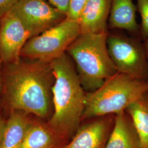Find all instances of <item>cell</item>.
I'll use <instances>...</instances> for the list:
<instances>
[{"label": "cell", "instance_id": "cell-1", "mask_svg": "<svg viewBox=\"0 0 148 148\" xmlns=\"http://www.w3.org/2000/svg\"><path fill=\"white\" fill-rule=\"evenodd\" d=\"M55 76L51 62L21 59L3 64L0 104L8 115L22 111L48 122L54 111Z\"/></svg>", "mask_w": 148, "mask_h": 148}, {"label": "cell", "instance_id": "cell-2", "mask_svg": "<svg viewBox=\"0 0 148 148\" xmlns=\"http://www.w3.org/2000/svg\"><path fill=\"white\" fill-rule=\"evenodd\" d=\"M55 76L53 115L48 125L65 143L70 141L82 121L86 92L74 61L65 52L51 62Z\"/></svg>", "mask_w": 148, "mask_h": 148}, {"label": "cell", "instance_id": "cell-3", "mask_svg": "<svg viewBox=\"0 0 148 148\" xmlns=\"http://www.w3.org/2000/svg\"><path fill=\"white\" fill-rule=\"evenodd\" d=\"M108 33H80L66 49L86 93L98 89L117 73L108 49Z\"/></svg>", "mask_w": 148, "mask_h": 148}, {"label": "cell", "instance_id": "cell-4", "mask_svg": "<svg viewBox=\"0 0 148 148\" xmlns=\"http://www.w3.org/2000/svg\"><path fill=\"white\" fill-rule=\"evenodd\" d=\"M147 93L148 81L117 73L98 89L86 93L82 121L126 111L132 103Z\"/></svg>", "mask_w": 148, "mask_h": 148}, {"label": "cell", "instance_id": "cell-5", "mask_svg": "<svg viewBox=\"0 0 148 148\" xmlns=\"http://www.w3.org/2000/svg\"><path fill=\"white\" fill-rule=\"evenodd\" d=\"M79 34L78 21L66 18L57 25L29 38L21 49V57L51 62L66 52Z\"/></svg>", "mask_w": 148, "mask_h": 148}, {"label": "cell", "instance_id": "cell-6", "mask_svg": "<svg viewBox=\"0 0 148 148\" xmlns=\"http://www.w3.org/2000/svg\"><path fill=\"white\" fill-rule=\"evenodd\" d=\"M107 46L117 73L148 81V59L143 41L112 30L108 33Z\"/></svg>", "mask_w": 148, "mask_h": 148}, {"label": "cell", "instance_id": "cell-7", "mask_svg": "<svg viewBox=\"0 0 148 148\" xmlns=\"http://www.w3.org/2000/svg\"><path fill=\"white\" fill-rule=\"evenodd\" d=\"M11 12L18 17L31 35H40L66 18L65 14L43 0H19Z\"/></svg>", "mask_w": 148, "mask_h": 148}, {"label": "cell", "instance_id": "cell-8", "mask_svg": "<svg viewBox=\"0 0 148 148\" xmlns=\"http://www.w3.org/2000/svg\"><path fill=\"white\" fill-rule=\"evenodd\" d=\"M31 35L21 20L12 12L0 19V56L3 64L12 63L21 58V49Z\"/></svg>", "mask_w": 148, "mask_h": 148}, {"label": "cell", "instance_id": "cell-9", "mask_svg": "<svg viewBox=\"0 0 148 148\" xmlns=\"http://www.w3.org/2000/svg\"><path fill=\"white\" fill-rule=\"evenodd\" d=\"M115 117L110 114L83 120L73 138L62 148H105Z\"/></svg>", "mask_w": 148, "mask_h": 148}, {"label": "cell", "instance_id": "cell-10", "mask_svg": "<svg viewBox=\"0 0 148 148\" xmlns=\"http://www.w3.org/2000/svg\"><path fill=\"white\" fill-rule=\"evenodd\" d=\"M111 6V0H88L78 19L80 33H108Z\"/></svg>", "mask_w": 148, "mask_h": 148}, {"label": "cell", "instance_id": "cell-11", "mask_svg": "<svg viewBox=\"0 0 148 148\" xmlns=\"http://www.w3.org/2000/svg\"><path fill=\"white\" fill-rule=\"evenodd\" d=\"M66 144L47 122L32 115L26 134L19 148H60Z\"/></svg>", "mask_w": 148, "mask_h": 148}, {"label": "cell", "instance_id": "cell-12", "mask_svg": "<svg viewBox=\"0 0 148 148\" xmlns=\"http://www.w3.org/2000/svg\"><path fill=\"white\" fill-rule=\"evenodd\" d=\"M136 11L133 0H111L109 29L123 30L139 38L140 25L136 21Z\"/></svg>", "mask_w": 148, "mask_h": 148}, {"label": "cell", "instance_id": "cell-13", "mask_svg": "<svg viewBox=\"0 0 148 148\" xmlns=\"http://www.w3.org/2000/svg\"><path fill=\"white\" fill-rule=\"evenodd\" d=\"M105 148H142L132 119L126 111L115 115L114 125Z\"/></svg>", "mask_w": 148, "mask_h": 148}, {"label": "cell", "instance_id": "cell-14", "mask_svg": "<svg viewBox=\"0 0 148 148\" xmlns=\"http://www.w3.org/2000/svg\"><path fill=\"white\" fill-rule=\"evenodd\" d=\"M31 114L13 111L7 115L1 148H19L26 134Z\"/></svg>", "mask_w": 148, "mask_h": 148}, {"label": "cell", "instance_id": "cell-15", "mask_svg": "<svg viewBox=\"0 0 148 148\" xmlns=\"http://www.w3.org/2000/svg\"><path fill=\"white\" fill-rule=\"evenodd\" d=\"M126 111L132 119L141 148H148V93L132 103Z\"/></svg>", "mask_w": 148, "mask_h": 148}, {"label": "cell", "instance_id": "cell-16", "mask_svg": "<svg viewBox=\"0 0 148 148\" xmlns=\"http://www.w3.org/2000/svg\"><path fill=\"white\" fill-rule=\"evenodd\" d=\"M136 8L141 16L139 38L144 41L148 38V0H137Z\"/></svg>", "mask_w": 148, "mask_h": 148}, {"label": "cell", "instance_id": "cell-17", "mask_svg": "<svg viewBox=\"0 0 148 148\" xmlns=\"http://www.w3.org/2000/svg\"><path fill=\"white\" fill-rule=\"evenodd\" d=\"M88 0H70L66 18L78 21L79 14Z\"/></svg>", "mask_w": 148, "mask_h": 148}, {"label": "cell", "instance_id": "cell-18", "mask_svg": "<svg viewBox=\"0 0 148 148\" xmlns=\"http://www.w3.org/2000/svg\"><path fill=\"white\" fill-rule=\"evenodd\" d=\"M19 0H0V19L11 12Z\"/></svg>", "mask_w": 148, "mask_h": 148}, {"label": "cell", "instance_id": "cell-19", "mask_svg": "<svg viewBox=\"0 0 148 148\" xmlns=\"http://www.w3.org/2000/svg\"><path fill=\"white\" fill-rule=\"evenodd\" d=\"M48 1L50 5L54 7L64 14H66L70 0H43Z\"/></svg>", "mask_w": 148, "mask_h": 148}, {"label": "cell", "instance_id": "cell-20", "mask_svg": "<svg viewBox=\"0 0 148 148\" xmlns=\"http://www.w3.org/2000/svg\"><path fill=\"white\" fill-rule=\"evenodd\" d=\"M2 109L0 104V148H1L2 140L5 123V119L4 118V116L2 114Z\"/></svg>", "mask_w": 148, "mask_h": 148}, {"label": "cell", "instance_id": "cell-21", "mask_svg": "<svg viewBox=\"0 0 148 148\" xmlns=\"http://www.w3.org/2000/svg\"><path fill=\"white\" fill-rule=\"evenodd\" d=\"M2 65H3V62L0 56V95L2 88Z\"/></svg>", "mask_w": 148, "mask_h": 148}, {"label": "cell", "instance_id": "cell-22", "mask_svg": "<svg viewBox=\"0 0 148 148\" xmlns=\"http://www.w3.org/2000/svg\"><path fill=\"white\" fill-rule=\"evenodd\" d=\"M143 44L144 50L145 51L146 55H147V58L148 59V38L147 40H145L143 41Z\"/></svg>", "mask_w": 148, "mask_h": 148}, {"label": "cell", "instance_id": "cell-23", "mask_svg": "<svg viewBox=\"0 0 148 148\" xmlns=\"http://www.w3.org/2000/svg\"></svg>", "mask_w": 148, "mask_h": 148}]
</instances>
